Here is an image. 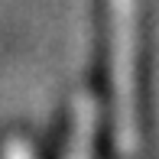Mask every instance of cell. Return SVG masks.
Listing matches in <instances>:
<instances>
[{
    "label": "cell",
    "mask_w": 159,
    "mask_h": 159,
    "mask_svg": "<svg viewBox=\"0 0 159 159\" xmlns=\"http://www.w3.org/2000/svg\"><path fill=\"white\" fill-rule=\"evenodd\" d=\"M136 0H111V78H114V143L124 156L140 149L136 111Z\"/></svg>",
    "instance_id": "obj_1"
},
{
    "label": "cell",
    "mask_w": 159,
    "mask_h": 159,
    "mask_svg": "<svg viewBox=\"0 0 159 159\" xmlns=\"http://www.w3.org/2000/svg\"><path fill=\"white\" fill-rule=\"evenodd\" d=\"M101 107L91 94H75L71 104V133L68 146H65V159H94V133H98Z\"/></svg>",
    "instance_id": "obj_2"
},
{
    "label": "cell",
    "mask_w": 159,
    "mask_h": 159,
    "mask_svg": "<svg viewBox=\"0 0 159 159\" xmlns=\"http://www.w3.org/2000/svg\"><path fill=\"white\" fill-rule=\"evenodd\" d=\"M3 159H36V156H33V146L23 136H13V140L7 143V149H3Z\"/></svg>",
    "instance_id": "obj_3"
}]
</instances>
